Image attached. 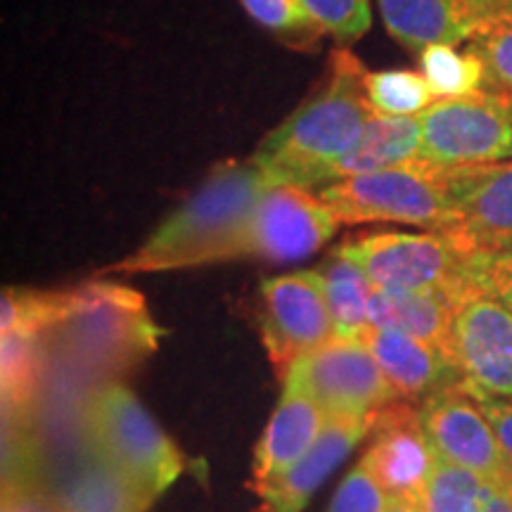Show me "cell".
Listing matches in <instances>:
<instances>
[{
    "instance_id": "obj_1",
    "label": "cell",
    "mask_w": 512,
    "mask_h": 512,
    "mask_svg": "<svg viewBox=\"0 0 512 512\" xmlns=\"http://www.w3.org/2000/svg\"><path fill=\"white\" fill-rule=\"evenodd\" d=\"M368 69L349 48H337L318 91L275 126L249 157L273 185L323 188L325 174L358 143L375 110Z\"/></svg>"
},
{
    "instance_id": "obj_2",
    "label": "cell",
    "mask_w": 512,
    "mask_h": 512,
    "mask_svg": "<svg viewBox=\"0 0 512 512\" xmlns=\"http://www.w3.org/2000/svg\"><path fill=\"white\" fill-rule=\"evenodd\" d=\"M271 185L252 159L216 164L200 188L136 252L102 268V273H164L233 261L235 242Z\"/></svg>"
},
{
    "instance_id": "obj_3",
    "label": "cell",
    "mask_w": 512,
    "mask_h": 512,
    "mask_svg": "<svg viewBox=\"0 0 512 512\" xmlns=\"http://www.w3.org/2000/svg\"><path fill=\"white\" fill-rule=\"evenodd\" d=\"M83 439L91 460L110 467L152 501L183 472V456L121 382L98 384L81 411Z\"/></svg>"
},
{
    "instance_id": "obj_4",
    "label": "cell",
    "mask_w": 512,
    "mask_h": 512,
    "mask_svg": "<svg viewBox=\"0 0 512 512\" xmlns=\"http://www.w3.org/2000/svg\"><path fill=\"white\" fill-rule=\"evenodd\" d=\"M46 335L60 339L64 354L83 366L124 370L152 354L164 330L152 320L143 294L117 283H86L74 287L72 309Z\"/></svg>"
},
{
    "instance_id": "obj_5",
    "label": "cell",
    "mask_w": 512,
    "mask_h": 512,
    "mask_svg": "<svg viewBox=\"0 0 512 512\" xmlns=\"http://www.w3.org/2000/svg\"><path fill=\"white\" fill-rule=\"evenodd\" d=\"M316 195L342 226L401 223L441 235L456 226L444 169L427 162L342 178L318 188Z\"/></svg>"
},
{
    "instance_id": "obj_6",
    "label": "cell",
    "mask_w": 512,
    "mask_h": 512,
    "mask_svg": "<svg viewBox=\"0 0 512 512\" xmlns=\"http://www.w3.org/2000/svg\"><path fill=\"white\" fill-rule=\"evenodd\" d=\"M335 254L354 261L377 290L437 292L458 299L475 285L472 256L441 233H363L344 240Z\"/></svg>"
},
{
    "instance_id": "obj_7",
    "label": "cell",
    "mask_w": 512,
    "mask_h": 512,
    "mask_svg": "<svg viewBox=\"0 0 512 512\" xmlns=\"http://www.w3.org/2000/svg\"><path fill=\"white\" fill-rule=\"evenodd\" d=\"M420 126V162L451 169L512 159V93L437 100L420 114Z\"/></svg>"
},
{
    "instance_id": "obj_8",
    "label": "cell",
    "mask_w": 512,
    "mask_h": 512,
    "mask_svg": "<svg viewBox=\"0 0 512 512\" xmlns=\"http://www.w3.org/2000/svg\"><path fill=\"white\" fill-rule=\"evenodd\" d=\"M259 330L280 380L294 363L337 337L320 271H297L261 283Z\"/></svg>"
},
{
    "instance_id": "obj_9",
    "label": "cell",
    "mask_w": 512,
    "mask_h": 512,
    "mask_svg": "<svg viewBox=\"0 0 512 512\" xmlns=\"http://www.w3.org/2000/svg\"><path fill=\"white\" fill-rule=\"evenodd\" d=\"M290 375L304 384L328 418H375L384 406L399 401L361 337H335L294 363Z\"/></svg>"
},
{
    "instance_id": "obj_10",
    "label": "cell",
    "mask_w": 512,
    "mask_h": 512,
    "mask_svg": "<svg viewBox=\"0 0 512 512\" xmlns=\"http://www.w3.org/2000/svg\"><path fill=\"white\" fill-rule=\"evenodd\" d=\"M342 223L316 192L271 185L256 204L245 233L233 247L235 259L299 261L328 245Z\"/></svg>"
},
{
    "instance_id": "obj_11",
    "label": "cell",
    "mask_w": 512,
    "mask_h": 512,
    "mask_svg": "<svg viewBox=\"0 0 512 512\" xmlns=\"http://www.w3.org/2000/svg\"><path fill=\"white\" fill-rule=\"evenodd\" d=\"M448 358L472 392L512 396V311L472 285L453 311Z\"/></svg>"
},
{
    "instance_id": "obj_12",
    "label": "cell",
    "mask_w": 512,
    "mask_h": 512,
    "mask_svg": "<svg viewBox=\"0 0 512 512\" xmlns=\"http://www.w3.org/2000/svg\"><path fill=\"white\" fill-rule=\"evenodd\" d=\"M418 411L439 460L512 489V460L463 382L427 396Z\"/></svg>"
},
{
    "instance_id": "obj_13",
    "label": "cell",
    "mask_w": 512,
    "mask_h": 512,
    "mask_svg": "<svg viewBox=\"0 0 512 512\" xmlns=\"http://www.w3.org/2000/svg\"><path fill=\"white\" fill-rule=\"evenodd\" d=\"M441 169L456 211L446 238L470 256L512 252V159Z\"/></svg>"
},
{
    "instance_id": "obj_14",
    "label": "cell",
    "mask_w": 512,
    "mask_h": 512,
    "mask_svg": "<svg viewBox=\"0 0 512 512\" xmlns=\"http://www.w3.org/2000/svg\"><path fill=\"white\" fill-rule=\"evenodd\" d=\"M437 460L418 408L408 401H394L377 413L361 463L389 501L425 503Z\"/></svg>"
},
{
    "instance_id": "obj_15",
    "label": "cell",
    "mask_w": 512,
    "mask_h": 512,
    "mask_svg": "<svg viewBox=\"0 0 512 512\" xmlns=\"http://www.w3.org/2000/svg\"><path fill=\"white\" fill-rule=\"evenodd\" d=\"M389 36L422 53L475 41L512 19V0H377Z\"/></svg>"
},
{
    "instance_id": "obj_16",
    "label": "cell",
    "mask_w": 512,
    "mask_h": 512,
    "mask_svg": "<svg viewBox=\"0 0 512 512\" xmlns=\"http://www.w3.org/2000/svg\"><path fill=\"white\" fill-rule=\"evenodd\" d=\"M377 418V415H375ZM375 418H328L320 437L283 475L256 486L264 512H304L339 463L366 439Z\"/></svg>"
},
{
    "instance_id": "obj_17",
    "label": "cell",
    "mask_w": 512,
    "mask_h": 512,
    "mask_svg": "<svg viewBox=\"0 0 512 512\" xmlns=\"http://www.w3.org/2000/svg\"><path fill=\"white\" fill-rule=\"evenodd\" d=\"M283 384L278 408L254 451V489L290 470L313 446L328 422V415L297 377L287 375Z\"/></svg>"
},
{
    "instance_id": "obj_18",
    "label": "cell",
    "mask_w": 512,
    "mask_h": 512,
    "mask_svg": "<svg viewBox=\"0 0 512 512\" xmlns=\"http://www.w3.org/2000/svg\"><path fill=\"white\" fill-rule=\"evenodd\" d=\"M399 401H425L439 389L463 382L444 351L399 330L368 328L361 335Z\"/></svg>"
},
{
    "instance_id": "obj_19",
    "label": "cell",
    "mask_w": 512,
    "mask_h": 512,
    "mask_svg": "<svg viewBox=\"0 0 512 512\" xmlns=\"http://www.w3.org/2000/svg\"><path fill=\"white\" fill-rule=\"evenodd\" d=\"M420 147V117H387V114L375 112L363 128L358 143L337 164L330 166L323 185L349 176L415 164L420 162Z\"/></svg>"
},
{
    "instance_id": "obj_20",
    "label": "cell",
    "mask_w": 512,
    "mask_h": 512,
    "mask_svg": "<svg viewBox=\"0 0 512 512\" xmlns=\"http://www.w3.org/2000/svg\"><path fill=\"white\" fill-rule=\"evenodd\" d=\"M456 299L437 292L377 290L370 299V328L399 330L432 344L448 356ZM451 361V358H448Z\"/></svg>"
},
{
    "instance_id": "obj_21",
    "label": "cell",
    "mask_w": 512,
    "mask_h": 512,
    "mask_svg": "<svg viewBox=\"0 0 512 512\" xmlns=\"http://www.w3.org/2000/svg\"><path fill=\"white\" fill-rule=\"evenodd\" d=\"M155 503L133 484L95 463L76 472L55 498L57 512H147Z\"/></svg>"
},
{
    "instance_id": "obj_22",
    "label": "cell",
    "mask_w": 512,
    "mask_h": 512,
    "mask_svg": "<svg viewBox=\"0 0 512 512\" xmlns=\"http://www.w3.org/2000/svg\"><path fill=\"white\" fill-rule=\"evenodd\" d=\"M422 505L427 512H512V489L437 460Z\"/></svg>"
},
{
    "instance_id": "obj_23",
    "label": "cell",
    "mask_w": 512,
    "mask_h": 512,
    "mask_svg": "<svg viewBox=\"0 0 512 512\" xmlns=\"http://www.w3.org/2000/svg\"><path fill=\"white\" fill-rule=\"evenodd\" d=\"M320 275L337 337H361L370 328L368 311L375 285L361 266L339 254L330 256L328 264L320 268Z\"/></svg>"
},
{
    "instance_id": "obj_24",
    "label": "cell",
    "mask_w": 512,
    "mask_h": 512,
    "mask_svg": "<svg viewBox=\"0 0 512 512\" xmlns=\"http://www.w3.org/2000/svg\"><path fill=\"white\" fill-rule=\"evenodd\" d=\"M366 93L377 114L420 117L437 102L430 83L411 69H380L366 74Z\"/></svg>"
},
{
    "instance_id": "obj_25",
    "label": "cell",
    "mask_w": 512,
    "mask_h": 512,
    "mask_svg": "<svg viewBox=\"0 0 512 512\" xmlns=\"http://www.w3.org/2000/svg\"><path fill=\"white\" fill-rule=\"evenodd\" d=\"M420 74L430 83L437 100L467 98L484 91V64L470 50L458 53L453 46H430L420 53Z\"/></svg>"
},
{
    "instance_id": "obj_26",
    "label": "cell",
    "mask_w": 512,
    "mask_h": 512,
    "mask_svg": "<svg viewBox=\"0 0 512 512\" xmlns=\"http://www.w3.org/2000/svg\"><path fill=\"white\" fill-rule=\"evenodd\" d=\"M41 339L3 335V406L5 413H27L41 384Z\"/></svg>"
},
{
    "instance_id": "obj_27",
    "label": "cell",
    "mask_w": 512,
    "mask_h": 512,
    "mask_svg": "<svg viewBox=\"0 0 512 512\" xmlns=\"http://www.w3.org/2000/svg\"><path fill=\"white\" fill-rule=\"evenodd\" d=\"M249 17L268 34L294 50H316L320 29L311 22L299 0H240Z\"/></svg>"
},
{
    "instance_id": "obj_28",
    "label": "cell",
    "mask_w": 512,
    "mask_h": 512,
    "mask_svg": "<svg viewBox=\"0 0 512 512\" xmlns=\"http://www.w3.org/2000/svg\"><path fill=\"white\" fill-rule=\"evenodd\" d=\"M320 34L330 36L337 48H351L368 34L373 15L370 0H299Z\"/></svg>"
},
{
    "instance_id": "obj_29",
    "label": "cell",
    "mask_w": 512,
    "mask_h": 512,
    "mask_svg": "<svg viewBox=\"0 0 512 512\" xmlns=\"http://www.w3.org/2000/svg\"><path fill=\"white\" fill-rule=\"evenodd\" d=\"M484 64V91L512 93V19L467 46Z\"/></svg>"
},
{
    "instance_id": "obj_30",
    "label": "cell",
    "mask_w": 512,
    "mask_h": 512,
    "mask_svg": "<svg viewBox=\"0 0 512 512\" xmlns=\"http://www.w3.org/2000/svg\"><path fill=\"white\" fill-rule=\"evenodd\" d=\"M389 498L370 475L366 465L358 460L354 470L337 486L328 512H387Z\"/></svg>"
},
{
    "instance_id": "obj_31",
    "label": "cell",
    "mask_w": 512,
    "mask_h": 512,
    "mask_svg": "<svg viewBox=\"0 0 512 512\" xmlns=\"http://www.w3.org/2000/svg\"><path fill=\"white\" fill-rule=\"evenodd\" d=\"M470 273L477 287L512 311V252L472 256Z\"/></svg>"
},
{
    "instance_id": "obj_32",
    "label": "cell",
    "mask_w": 512,
    "mask_h": 512,
    "mask_svg": "<svg viewBox=\"0 0 512 512\" xmlns=\"http://www.w3.org/2000/svg\"><path fill=\"white\" fill-rule=\"evenodd\" d=\"M467 392L475 396V401L479 403V408H482L486 420L494 427L498 441H501L505 453H508V458L512 460V396H491L482 392H472V389H467Z\"/></svg>"
},
{
    "instance_id": "obj_33",
    "label": "cell",
    "mask_w": 512,
    "mask_h": 512,
    "mask_svg": "<svg viewBox=\"0 0 512 512\" xmlns=\"http://www.w3.org/2000/svg\"><path fill=\"white\" fill-rule=\"evenodd\" d=\"M3 512H57L55 501H48L36 494L31 486H17V489H5Z\"/></svg>"
},
{
    "instance_id": "obj_34",
    "label": "cell",
    "mask_w": 512,
    "mask_h": 512,
    "mask_svg": "<svg viewBox=\"0 0 512 512\" xmlns=\"http://www.w3.org/2000/svg\"><path fill=\"white\" fill-rule=\"evenodd\" d=\"M387 512H427L425 505L406 503V501H389Z\"/></svg>"
}]
</instances>
